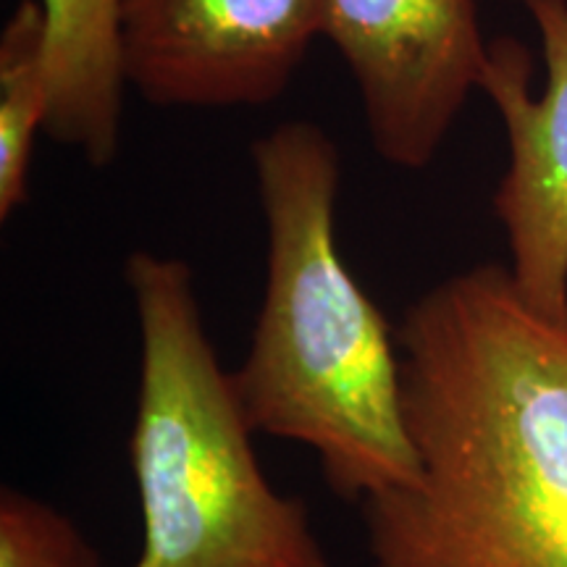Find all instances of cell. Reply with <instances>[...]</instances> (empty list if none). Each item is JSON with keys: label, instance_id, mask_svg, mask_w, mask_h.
I'll use <instances>...</instances> for the list:
<instances>
[{"label": "cell", "instance_id": "6da1fadb", "mask_svg": "<svg viewBox=\"0 0 567 567\" xmlns=\"http://www.w3.org/2000/svg\"><path fill=\"white\" fill-rule=\"evenodd\" d=\"M396 344L417 473L360 502L368 567H567V323L484 264L417 297Z\"/></svg>", "mask_w": 567, "mask_h": 567}, {"label": "cell", "instance_id": "7a4b0ae2", "mask_svg": "<svg viewBox=\"0 0 567 567\" xmlns=\"http://www.w3.org/2000/svg\"><path fill=\"white\" fill-rule=\"evenodd\" d=\"M250 153L266 289L234 386L255 434L313 450L331 492L360 505L417 473L400 344L339 250L334 140L284 122Z\"/></svg>", "mask_w": 567, "mask_h": 567}, {"label": "cell", "instance_id": "3957f363", "mask_svg": "<svg viewBox=\"0 0 567 567\" xmlns=\"http://www.w3.org/2000/svg\"><path fill=\"white\" fill-rule=\"evenodd\" d=\"M124 279L140 331L130 457L142 547L132 567H331L308 505L276 492L258 463L193 268L134 250Z\"/></svg>", "mask_w": 567, "mask_h": 567}, {"label": "cell", "instance_id": "277c9868", "mask_svg": "<svg viewBox=\"0 0 567 567\" xmlns=\"http://www.w3.org/2000/svg\"><path fill=\"white\" fill-rule=\"evenodd\" d=\"M323 38L350 69L373 151L408 172L442 151L492 42L478 0H323Z\"/></svg>", "mask_w": 567, "mask_h": 567}, {"label": "cell", "instance_id": "5b68a950", "mask_svg": "<svg viewBox=\"0 0 567 567\" xmlns=\"http://www.w3.org/2000/svg\"><path fill=\"white\" fill-rule=\"evenodd\" d=\"M323 38V0H124L126 84L158 109H260Z\"/></svg>", "mask_w": 567, "mask_h": 567}, {"label": "cell", "instance_id": "8992f818", "mask_svg": "<svg viewBox=\"0 0 567 567\" xmlns=\"http://www.w3.org/2000/svg\"><path fill=\"white\" fill-rule=\"evenodd\" d=\"M542 42L547 80L534 95V59L523 42H488L484 92L507 137V168L494 216L507 271L536 313L567 323V0H520Z\"/></svg>", "mask_w": 567, "mask_h": 567}, {"label": "cell", "instance_id": "52a82bcc", "mask_svg": "<svg viewBox=\"0 0 567 567\" xmlns=\"http://www.w3.org/2000/svg\"><path fill=\"white\" fill-rule=\"evenodd\" d=\"M45 13L51 116L45 134L105 168L122 145L124 0H38Z\"/></svg>", "mask_w": 567, "mask_h": 567}, {"label": "cell", "instance_id": "ba28073f", "mask_svg": "<svg viewBox=\"0 0 567 567\" xmlns=\"http://www.w3.org/2000/svg\"><path fill=\"white\" fill-rule=\"evenodd\" d=\"M51 116L45 13L21 0L0 34V218L9 221L30 197L34 142Z\"/></svg>", "mask_w": 567, "mask_h": 567}, {"label": "cell", "instance_id": "9c48e42d", "mask_svg": "<svg viewBox=\"0 0 567 567\" xmlns=\"http://www.w3.org/2000/svg\"><path fill=\"white\" fill-rule=\"evenodd\" d=\"M0 567H105L66 513L40 496L0 492Z\"/></svg>", "mask_w": 567, "mask_h": 567}]
</instances>
